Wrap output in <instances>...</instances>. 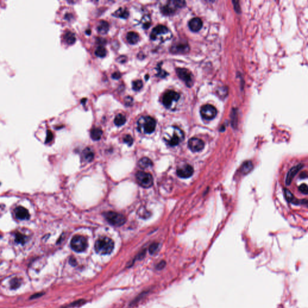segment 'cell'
<instances>
[{"label":"cell","instance_id":"40","mask_svg":"<svg viewBox=\"0 0 308 308\" xmlns=\"http://www.w3.org/2000/svg\"><path fill=\"white\" fill-rule=\"evenodd\" d=\"M125 103L127 105H132L133 104V99L130 97H127V98H125Z\"/></svg>","mask_w":308,"mask_h":308},{"label":"cell","instance_id":"26","mask_svg":"<svg viewBox=\"0 0 308 308\" xmlns=\"http://www.w3.org/2000/svg\"><path fill=\"white\" fill-rule=\"evenodd\" d=\"M284 193H285V196L286 199L289 202H291V203H294V204L299 203V201H297V199H296L295 198L294 196L292 194V193L290 191H289L288 189H285Z\"/></svg>","mask_w":308,"mask_h":308},{"label":"cell","instance_id":"23","mask_svg":"<svg viewBox=\"0 0 308 308\" xmlns=\"http://www.w3.org/2000/svg\"><path fill=\"white\" fill-rule=\"evenodd\" d=\"M253 168V165L252 163V161H246L245 163H243V164L241 166V172L243 173L244 175H246L248 173L250 172L252 170Z\"/></svg>","mask_w":308,"mask_h":308},{"label":"cell","instance_id":"41","mask_svg":"<svg viewBox=\"0 0 308 308\" xmlns=\"http://www.w3.org/2000/svg\"><path fill=\"white\" fill-rule=\"evenodd\" d=\"M121 76V74L119 72H116L112 75V77L114 79H119Z\"/></svg>","mask_w":308,"mask_h":308},{"label":"cell","instance_id":"27","mask_svg":"<svg viewBox=\"0 0 308 308\" xmlns=\"http://www.w3.org/2000/svg\"><path fill=\"white\" fill-rule=\"evenodd\" d=\"M126 121H127L126 117L122 114H119L116 116L114 119V123L116 124V125L120 127L124 125Z\"/></svg>","mask_w":308,"mask_h":308},{"label":"cell","instance_id":"19","mask_svg":"<svg viewBox=\"0 0 308 308\" xmlns=\"http://www.w3.org/2000/svg\"><path fill=\"white\" fill-rule=\"evenodd\" d=\"M82 158L86 162H91L94 158V153L90 148H87L83 151Z\"/></svg>","mask_w":308,"mask_h":308},{"label":"cell","instance_id":"8","mask_svg":"<svg viewBox=\"0 0 308 308\" xmlns=\"http://www.w3.org/2000/svg\"><path fill=\"white\" fill-rule=\"evenodd\" d=\"M88 243L87 239L81 235H75L70 241V247L76 252H82L87 248Z\"/></svg>","mask_w":308,"mask_h":308},{"label":"cell","instance_id":"4","mask_svg":"<svg viewBox=\"0 0 308 308\" xmlns=\"http://www.w3.org/2000/svg\"><path fill=\"white\" fill-rule=\"evenodd\" d=\"M156 121L149 116L141 117L137 122V128L140 132L145 134L152 133L156 128Z\"/></svg>","mask_w":308,"mask_h":308},{"label":"cell","instance_id":"38","mask_svg":"<svg viewBox=\"0 0 308 308\" xmlns=\"http://www.w3.org/2000/svg\"><path fill=\"white\" fill-rule=\"evenodd\" d=\"M165 261H161L160 263H159L157 264V265L156 268H157V269L158 270H162L163 269H164V268L165 267Z\"/></svg>","mask_w":308,"mask_h":308},{"label":"cell","instance_id":"9","mask_svg":"<svg viewBox=\"0 0 308 308\" xmlns=\"http://www.w3.org/2000/svg\"><path fill=\"white\" fill-rule=\"evenodd\" d=\"M138 184L144 188H149L153 185V178L150 173L143 171L138 172L135 175Z\"/></svg>","mask_w":308,"mask_h":308},{"label":"cell","instance_id":"43","mask_svg":"<svg viewBox=\"0 0 308 308\" xmlns=\"http://www.w3.org/2000/svg\"><path fill=\"white\" fill-rule=\"evenodd\" d=\"M97 41H98L99 44H105V43H106V40H105V39H102V38H98Z\"/></svg>","mask_w":308,"mask_h":308},{"label":"cell","instance_id":"2","mask_svg":"<svg viewBox=\"0 0 308 308\" xmlns=\"http://www.w3.org/2000/svg\"><path fill=\"white\" fill-rule=\"evenodd\" d=\"M113 241L107 237L99 238L95 243L96 252L101 255H108L112 252L114 248Z\"/></svg>","mask_w":308,"mask_h":308},{"label":"cell","instance_id":"12","mask_svg":"<svg viewBox=\"0 0 308 308\" xmlns=\"http://www.w3.org/2000/svg\"><path fill=\"white\" fill-rule=\"evenodd\" d=\"M188 146L189 149L192 152H196L203 149L205 146V143L201 139L193 137L189 140Z\"/></svg>","mask_w":308,"mask_h":308},{"label":"cell","instance_id":"34","mask_svg":"<svg viewBox=\"0 0 308 308\" xmlns=\"http://www.w3.org/2000/svg\"><path fill=\"white\" fill-rule=\"evenodd\" d=\"M299 190L301 193L307 195L308 193V187L307 185L306 184H301L300 186L299 187Z\"/></svg>","mask_w":308,"mask_h":308},{"label":"cell","instance_id":"22","mask_svg":"<svg viewBox=\"0 0 308 308\" xmlns=\"http://www.w3.org/2000/svg\"><path fill=\"white\" fill-rule=\"evenodd\" d=\"M102 135V131L100 128H93L90 132V136L93 140H99Z\"/></svg>","mask_w":308,"mask_h":308},{"label":"cell","instance_id":"32","mask_svg":"<svg viewBox=\"0 0 308 308\" xmlns=\"http://www.w3.org/2000/svg\"><path fill=\"white\" fill-rule=\"evenodd\" d=\"M158 246H159V244H158V243H154L150 245V247L149 248V252L150 255H153L157 252V250L158 248Z\"/></svg>","mask_w":308,"mask_h":308},{"label":"cell","instance_id":"37","mask_svg":"<svg viewBox=\"0 0 308 308\" xmlns=\"http://www.w3.org/2000/svg\"><path fill=\"white\" fill-rule=\"evenodd\" d=\"M158 74H157V75L158 76H159L161 78H164L166 75H167V74L166 73V72L163 70L160 67H158Z\"/></svg>","mask_w":308,"mask_h":308},{"label":"cell","instance_id":"1","mask_svg":"<svg viewBox=\"0 0 308 308\" xmlns=\"http://www.w3.org/2000/svg\"><path fill=\"white\" fill-rule=\"evenodd\" d=\"M184 133L180 128L170 127L165 129L164 140L169 146L173 147L178 145L184 139Z\"/></svg>","mask_w":308,"mask_h":308},{"label":"cell","instance_id":"16","mask_svg":"<svg viewBox=\"0 0 308 308\" xmlns=\"http://www.w3.org/2000/svg\"><path fill=\"white\" fill-rule=\"evenodd\" d=\"M15 214L16 217L21 220H28L30 218L29 211L21 206H19L15 208Z\"/></svg>","mask_w":308,"mask_h":308},{"label":"cell","instance_id":"42","mask_svg":"<svg viewBox=\"0 0 308 308\" xmlns=\"http://www.w3.org/2000/svg\"><path fill=\"white\" fill-rule=\"evenodd\" d=\"M69 263H70V264L72 265H73V266H75V265H76V260H75V259H74V258H71L70 259Z\"/></svg>","mask_w":308,"mask_h":308},{"label":"cell","instance_id":"29","mask_svg":"<svg viewBox=\"0 0 308 308\" xmlns=\"http://www.w3.org/2000/svg\"><path fill=\"white\" fill-rule=\"evenodd\" d=\"M107 51L106 49L102 46L98 47V48L97 49V50L95 51L96 55L99 57H105V55H107Z\"/></svg>","mask_w":308,"mask_h":308},{"label":"cell","instance_id":"25","mask_svg":"<svg viewBox=\"0 0 308 308\" xmlns=\"http://www.w3.org/2000/svg\"><path fill=\"white\" fill-rule=\"evenodd\" d=\"M65 40L69 45H73L76 41L75 34L71 31H67L65 34Z\"/></svg>","mask_w":308,"mask_h":308},{"label":"cell","instance_id":"11","mask_svg":"<svg viewBox=\"0 0 308 308\" xmlns=\"http://www.w3.org/2000/svg\"><path fill=\"white\" fill-rule=\"evenodd\" d=\"M176 73L179 78L181 79L186 85L191 87L193 84V74L190 72L187 69L185 68H178L176 69Z\"/></svg>","mask_w":308,"mask_h":308},{"label":"cell","instance_id":"33","mask_svg":"<svg viewBox=\"0 0 308 308\" xmlns=\"http://www.w3.org/2000/svg\"><path fill=\"white\" fill-rule=\"evenodd\" d=\"M124 143L128 144V146H131L133 143V138L130 135H126L123 138Z\"/></svg>","mask_w":308,"mask_h":308},{"label":"cell","instance_id":"13","mask_svg":"<svg viewBox=\"0 0 308 308\" xmlns=\"http://www.w3.org/2000/svg\"><path fill=\"white\" fill-rule=\"evenodd\" d=\"M194 173L193 167L189 164H185L179 167L176 170L177 175L181 178H188Z\"/></svg>","mask_w":308,"mask_h":308},{"label":"cell","instance_id":"7","mask_svg":"<svg viewBox=\"0 0 308 308\" xmlns=\"http://www.w3.org/2000/svg\"><path fill=\"white\" fill-rule=\"evenodd\" d=\"M180 98V95L174 90H167L162 98V102L167 108L172 109Z\"/></svg>","mask_w":308,"mask_h":308},{"label":"cell","instance_id":"45","mask_svg":"<svg viewBox=\"0 0 308 308\" xmlns=\"http://www.w3.org/2000/svg\"><path fill=\"white\" fill-rule=\"evenodd\" d=\"M43 295V294L42 293H37L36 294H35V295H32V296L31 297V299H33V298H35V299H36V297H40V296H41V295Z\"/></svg>","mask_w":308,"mask_h":308},{"label":"cell","instance_id":"35","mask_svg":"<svg viewBox=\"0 0 308 308\" xmlns=\"http://www.w3.org/2000/svg\"><path fill=\"white\" fill-rule=\"evenodd\" d=\"M53 139V134L52 132L51 131H47V135H46V143H50L51 142Z\"/></svg>","mask_w":308,"mask_h":308},{"label":"cell","instance_id":"10","mask_svg":"<svg viewBox=\"0 0 308 308\" xmlns=\"http://www.w3.org/2000/svg\"><path fill=\"white\" fill-rule=\"evenodd\" d=\"M200 113L203 119L211 120L215 118L217 111L214 106L210 104H206L201 107Z\"/></svg>","mask_w":308,"mask_h":308},{"label":"cell","instance_id":"3","mask_svg":"<svg viewBox=\"0 0 308 308\" xmlns=\"http://www.w3.org/2000/svg\"><path fill=\"white\" fill-rule=\"evenodd\" d=\"M172 36L171 31L163 25H158L155 27L150 33V39L154 41L164 42L170 39Z\"/></svg>","mask_w":308,"mask_h":308},{"label":"cell","instance_id":"21","mask_svg":"<svg viewBox=\"0 0 308 308\" xmlns=\"http://www.w3.org/2000/svg\"><path fill=\"white\" fill-rule=\"evenodd\" d=\"M138 165L139 166L140 168H141L142 169H145L149 167L152 166L153 163L149 158H147V157H143V158H141L138 161Z\"/></svg>","mask_w":308,"mask_h":308},{"label":"cell","instance_id":"15","mask_svg":"<svg viewBox=\"0 0 308 308\" xmlns=\"http://www.w3.org/2000/svg\"><path fill=\"white\" fill-rule=\"evenodd\" d=\"M303 166H304V164H303L302 163H300V164H299L294 166L293 167H292L289 170L288 173L286 175V185H289L291 183L294 176L297 174L299 170H300Z\"/></svg>","mask_w":308,"mask_h":308},{"label":"cell","instance_id":"30","mask_svg":"<svg viewBox=\"0 0 308 308\" xmlns=\"http://www.w3.org/2000/svg\"><path fill=\"white\" fill-rule=\"evenodd\" d=\"M143 87V83L141 80H136L133 83V89L135 91L140 90Z\"/></svg>","mask_w":308,"mask_h":308},{"label":"cell","instance_id":"28","mask_svg":"<svg viewBox=\"0 0 308 308\" xmlns=\"http://www.w3.org/2000/svg\"><path fill=\"white\" fill-rule=\"evenodd\" d=\"M15 241L16 243L18 244H23L26 241V236L23 233L17 232L15 233Z\"/></svg>","mask_w":308,"mask_h":308},{"label":"cell","instance_id":"18","mask_svg":"<svg viewBox=\"0 0 308 308\" xmlns=\"http://www.w3.org/2000/svg\"><path fill=\"white\" fill-rule=\"evenodd\" d=\"M139 39L140 37L138 34L134 31L129 32L127 36V39L128 43L133 45L136 44L139 41Z\"/></svg>","mask_w":308,"mask_h":308},{"label":"cell","instance_id":"20","mask_svg":"<svg viewBox=\"0 0 308 308\" xmlns=\"http://www.w3.org/2000/svg\"><path fill=\"white\" fill-rule=\"evenodd\" d=\"M109 30V24L105 21H101L98 23L97 30L101 34H105Z\"/></svg>","mask_w":308,"mask_h":308},{"label":"cell","instance_id":"46","mask_svg":"<svg viewBox=\"0 0 308 308\" xmlns=\"http://www.w3.org/2000/svg\"><path fill=\"white\" fill-rule=\"evenodd\" d=\"M86 32H87V34H90V30H89V31H86Z\"/></svg>","mask_w":308,"mask_h":308},{"label":"cell","instance_id":"39","mask_svg":"<svg viewBox=\"0 0 308 308\" xmlns=\"http://www.w3.org/2000/svg\"><path fill=\"white\" fill-rule=\"evenodd\" d=\"M147 293H148V292H147ZM147 293H146V292H144V293H141L142 294H140V295H139L138 297L135 298V299L134 300V301L133 302H132V303H131V305H134V304H136V303H137V301H138V300H140L142 298H143V296H144V295L146 294Z\"/></svg>","mask_w":308,"mask_h":308},{"label":"cell","instance_id":"31","mask_svg":"<svg viewBox=\"0 0 308 308\" xmlns=\"http://www.w3.org/2000/svg\"><path fill=\"white\" fill-rule=\"evenodd\" d=\"M20 285H21V282L19 279L13 278L10 282V286L12 290L18 288Z\"/></svg>","mask_w":308,"mask_h":308},{"label":"cell","instance_id":"6","mask_svg":"<svg viewBox=\"0 0 308 308\" xmlns=\"http://www.w3.org/2000/svg\"><path fill=\"white\" fill-rule=\"evenodd\" d=\"M185 6V1L182 0L169 1L164 6L161 8V12L165 15H173L177 8H182Z\"/></svg>","mask_w":308,"mask_h":308},{"label":"cell","instance_id":"5","mask_svg":"<svg viewBox=\"0 0 308 308\" xmlns=\"http://www.w3.org/2000/svg\"><path fill=\"white\" fill-rule=\"evenodd\" d=\"M106 220L111 225L114 226H120L124 225L127 221L126 217L119 213L114 211H108L103 214Z\"/></svg>","mask_w":308,"mask_h":308},{"label":"cell","instance_id":"24","mask_svg":"<svg viewBox=\"0 0 308 308\" xmlns=\"http://www.w3.org/2000/svg\"><path fill=\"white\" fill-rule=\"evenodd\" d=\"M113 16H116V17H119V18H122L127 19L129 16V12L127 8H120L113 13Z\"/></svg>","mask_w":308,"mask_h":308},{"label":"cell","instance_id":"14","mask_svg":"<svg viewBox=\"0 0 308 308\" xmlns=\"http://www.w3.org/2000/svg\"><path fill=\"white\" fill-rule=\"evenodd\" d=\"M190 50L189 45L187 42H178L171 47L170 51L173 54H186Z\"/></svg>","mask_w":308,"mask_h":308},{"label":"cell","instance_id":"36","mask_svg":"<svg viewBox=\"0 0 308 308\" xmlns=\"http://www.w3.org/2000/svg\"><path fill=\"white\" fill-rule=\"evenodd\" d=\"M86 302V301L83 299H81V300H79L76 301L75 302H73L70 304V306H80L81 305H83L84 304V303Z\"/></svg>","mask_w":308,"mask_h":308},{"label":"cell","instance_id":"17","mask_svg":"<svg viewBox=\"0 0 308 308\" xmlns=\"http://www.w3.org/2000/svg\"><path fill=\"white\" fill-rule=\"evenodd\" d=\"M203 25V23L201 18L195 17L192 18L188 23V26L191 30L197 32L201 29Z\"/></svg>","mask_w":308,"mask_h":308},{"label":"cell","instance_id":"44","mask_svg":"<svg viewBox=\"0 0 308 308\" xmlns=\"http://www.w3.org/2000/svg\"><path fill=\"white\" fill-rule=\"evenodd\" d=\"M301 178H307V176H308V174H307V172H302L301 173L300 175Z\"/></svg>","mask_w":308,"mask_h":308}]
</instances>
